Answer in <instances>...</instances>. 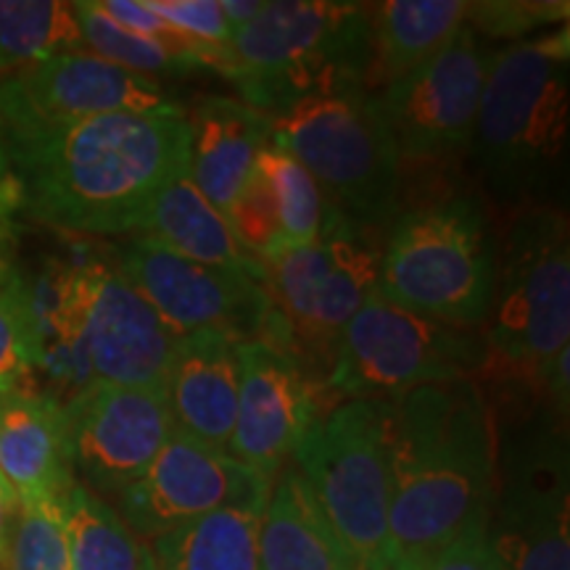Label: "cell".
<instances>
[{"mask_svg":"<svg viewBox=\"0 0 570 570\" xmlns=\"http://www.w3.org/2000/svg\"><path fill=\"white\" fill-rule=\"evenodd\" d=\"M3 138L19 209L85 235L138 230L156 190L188 161L185 111L106 114Z\"/></svg>","mask_w":570,"mask_h":570,"instance_id":"6da1fadb","label":"cell"},{"mask_svg":"<svg viewBox=\"0 0 570 570\" xmlns=\"http://www.w3.org/2000/svg\"><path fill=\"white\" fill-rule=\"evenodd\" d=\"M391 568L425 570L452 539L491 515L497 423L475 381L431 383L391 402Z\"/></svg>","mask_w":570,"mask_h":570,"instance_id":"7a4b0ae2","label":"cell"},{"mask_svg":"<svg viewBox=\"0 0 570 570\" xmlns=\"http://www.w3.org/2000/svg\"><path fill=\"white\" fill-rule=\"evenodd\" d=\"M570 148L568 24L491 53L468 151L483 188L512 212L566 209Z\"/></svg>","mask_w":570,"mask_h":570,"instance_id":"3957f363","label":"cell"},{"mask_svg":"<svg viewBox=\"0 0 570 570\" xmlns=\"http://www.w3.org/2000/svg\"><path fill=\"white\" fill-rule=\"evenodd\" d=\"M481 391L544 399V375L570 348V227L566 209L515 212L497 252V281L481 327ZM547 402V399H544Z\"/></svg>","mask_w":570,"mask_h":570,"instance_id":"277c9868","label":"cell"},{"mask_svg":"<svg viewBox=\"0 0 570 570\" xmlns=\"http://www.w3.org/2000/svg\"><path fill=\"white\" fill-rule=\"evenodd\" d=\"M227 80L240 101L269 114L315 92L362 82L373 48L370 6L277 0L230 40Z\"/></svg>","mask_w":570,"mask_h":570,"instance_id":"5b68a950","label":"cell"},{"mask_svg":"<svg viewBox=\"0 0 570 570\" xmlns=\"http://www.w3.org/2000/svg\"><path fill=\"white\" fill-rule=\"evenodd\" d=\"M497 244L475 196H446L396 212L377 294L415 315L483 327L497 281Z\"/></svg>","mask_w":570,"mask_h":570,"instance_id":"8992f818","label":"cell"},{"mask_svg":"<svg viewBox=\"0 0 570 570\" xmlns=\"http://www.w3.org/2000/svg\"><path fill=\"white\" fill-rule=\"evenodd\" d=\"M269 146L294 156L341 217L367 225L396 217L402 159L375 92L362 82L269 114Z\"/></svg>","mask_w":570,"mask_h":570,"instance_id":"52a82bcc","label":"cell"},{"mask_svg":"<svg viewBox=\"0 0 570 570\" xmlns=\"http://www.w3.org/2000/svg\"><path fill=\"white\" fill-rule=\"evenodd\" d=\"M489 404L502 425L497 518H489L499 570H570L568 420L544 399L497 396Z\"/></svg>","mask_w":570,"mask_h":570,"instance_id":"ba28073f","label":"cell"},{"mask_svg":"<svg viewBox=\"0 0 570 570\" xmlns=\"http://www.w3.org/2000/svg\"><path fill=\"white\" fill-rule=\"evenodd\" d=\"M391 402L352 399L317 415L294 452L354 570H389Z\"/></svg>","mask_w":570,"mask_h":570,"instance_id":"9c48e42d","label":"cell"},{"mask_svg":"<svg viewBox=\"0 0 570 570\" xmlns=\"http://www.w3.org/2000/svg\"><path fill=\"white\" fill-rule=\"evenodd\" d=\"M487 367L481 327H460L367 298L341 331L327 386L333 394L394 402L431 383L479 381Z\"/></svg>","mask_w":570,"mask_h":570,"instance_id":"30bf717a","label":"cell"},{"mask_svg":"<svg viewBox=\"0 0 570 570\" xmlns=\"http://www.w3.org/2000/svg\"><path fill=\"white\" fill-rule=\"evenodd\" d=\"M386 230L336 212L315 244L262 265V285L285 336L320 362H333L341 331L375 294Z\"/></svg>","mask_w":570,"mask_h":570,"instance_id":"8fae6325","label":"cell"},{"mask_svg":"<svg viewBox=\"0 0 570 570\" xmlns=\"http://www.w3.org/2000/svg\"><path fill=\"white\" fill-rule=\"evenodd\" d=\"M56 323L80 338L96 381L164 394L177 336L117 267L85 262L63 269L59 306L40 325V341Z\"/></svg>","mask_w":570,"mask_h":570,"instance_id":"7c38bea8","label":"cell"},{"mask_svg":"<svg viewBox=\"0 0 570 570\" xmlns=\"http://www.w3.org/2000/svg\"><path fill=\"white\" fill-rule=\"evenodd\" d=\"M117 269L177 338L212 331L240 344L265 338L277 323L273 302L256 277L198 265L146 235H135L122 248Z\"/></svg>","mask_w":570,"mask_h":570,"instance_id":"4fadbf2b","label":"cell"},{"mask_svg":"<svg viewBox=\"0 0 570 570\" xmlns=\"http://www.w3.org/2000/svg\"><path fill=\"white\" fill-rule=\"evenodd\" d=\"M491 53L465 24L431 61L375 92L402 164L468 151Z\"/></svg>","mask_w":570,"mask_h":570,"instance_id":"5bb4252c","label":"cell"},{"mask_svg":"<svg viewBox=\"0 0 570 570\" xmlns=\"http://www.w3.org/2000/svg\"><path fill=\"white\" fill-rule=\"evenodd\" d=\"M177 114L159 80L132 75L90 51L59 53L0 77L3 132L80 122L106 114Z\"/></svg>","mask_w":570,"mask_h":570,"instance_id":"9a60e30c","label":"cell"},{"mask_svg":"<svg viewBox=\"0 0 570 570\" xmlns=\"http://www.w3.org/2000/svg\"><path fill=\"white\" fill-rule=\"evenodd\" d=\"M75 481L106 497H119L146 473L175 433L161 391L92 381L63 404Z\"/></svg>","mask_w":570,"mask_h":570,"instance_id":"2e32d148","label":"cell"},{"mask_svg":"<svg viewBox=\"0 0 570 570\" xmlns=\"http://www.w3.org/2000/svg\"><path fill=\"white\" fill-rule=\"evenodd\" d=\"M273 479L223 449L173 433L146 473L117 497V512L146 544L227 504H265Z\"/></svg>","mask_w":570,"mask_h":570,"instance_id":"e0dca14e","label":"cell"},{"mask_svg":"<svg viewBox=\"0 0 570 570\" xmlns=\"http://www.w3.org/2000/svg\"><path fill=\"white\" fill-rule=\"evenodd\" d=\"M238 410L225 452L275 479L317 420L315 394L296 352L269 338L240 341Z\"/></svg>","mask_w":570,"mask_h":570,"instance_id":"ac0fdd59","label":"cell"},{"mask_svg":"<svg viewBox=\"0 0 570 570\" xmlns=\"http://www.w3.org/2000/svg\"><path fill=\"white\" fill-rule=\"evenodd\" d=\"M238 341L223 333L177 338L167 375L169 415L175 431L212 449H227L238 410Z\"/></svg>","mask_w":570,"mask_h":570,"instance_id":"d6986e66","label":"cell"},{"mask_svg":"<svg viewBox=\"0 0 570 570\" xmlns=\"http://www.w3.org/2000/svg\"><path fill=\"white\" fill-rule=\"evenodd\" d=\"M0 473L21 504L61 502L75 487L69 423L56 396L13 391L0 407Z\"/></svg>","mask_w":570,"mask_h":570,"instance_id":"ffe728a7","label":"cell"},{"mask_svg":"<svg viewBox=\"0 0 570 570\" xmlns=\"http://www.w3.org/2000/svg\"><path fill=\"white\" fill-rule=\"evenodd\" d=\"M185 119L190 177L225 214L254 175L256 156L269 146V117L240 98L204 96Z\"/></svg>","mask_w":570,"mask_h":570,"instance_id":"44dd1931","label":"cell"},{"mask_svg":"<svg viewBox=\"0 0 570 570\" xmlns=\"http://www.w3.org/2000/svg\"><path fill=\"white\" fill-rule=\"evenodd\" d=\"M140 235L198 265L238 269L262 283L265 267L238 246L225 214L196 188L188 161L164 180L140 219Z\"/></svg>","mask_w":570,"mask_h":570,"instance_id":"7402d4cb","label":"cell"},{"mask_svg":"<svg viewBox=\"0 0 570 570\" xmlns=\"http://www.w3.org/2000/svg\"><path fill=\"white\" fill-rule=\"evenodd\" d=\"M259 570H354L296 465L273 479L256 533Z\"/></svg>","mask_w":570,"mask_h":570,"instance_id":"603a6c76","label":"cell"},{"mask_svg":"<svg viewBox=\"0 0 570 570\" xmlns=\"http://www.w3.org/2000/svg\"><path fill=\"white\" fill-rule=\"evenodd\" d=\"M465 0H386L370 6L373 48L365 90L377 92L431 61L465 27Z\"/></svg>","mask_w":570,"mask_h":570,"instance_id":"cb8c5ba5","label":"cell"},{"mask_svg":"<svg viewBox=\"0 0 570 570\" xmlns=\"http://www.w3.org/2000/svg\"><path fill=\"white\" fill-rule=\"evenodd\" d=\"M265 504H227L154 539L148 544L154 568L259 570L256 533Z\"/></svg>","mask_w":570,"mask_h":570,"instance_id":"d4e9b609","label":"cell"},{"mask_svg":"<svg viewBox=\"0 0 570 570\" xmlns=\"http://www.w3.org/2000/svg\"><path fill=\"white\" fill-rule=\"evenodd\" d=\"M71 568L75 570H148L151 552L127 529L114 504L75 483L61 497Z\"/></svg>","mask_w":570,"mask_h":570,"instance_id":"484cf974","label":"cell"},{"mask_svg":"<svg viewBox=\"0 0 570 570\" xmlns=\"http://www.w3.org/2000/svg\"><path fill=\"white\" fill-rule=\"evenodd\" d=\"M71 51H85L75 3L0 0V77Z\"/></svg>","mask_w":570,"mask_h":570,"instance_id":"4316f807","label":"cell"},{"mask_svg":"<svg viewBox=\"0 0 570 570\" xmlns=\"http://www.w3.org/2000/svg\"><path fill=\"white\" fill-rule=\"evenodd\" d=\"M256 173L265 177L275 196L277 219H281V254L315 244L336 214L327 206L315 177L294 156L273 146L256 156Z\"/></svg>","mask_w":570,"mask_h":570,"instance_id":"83f0119b","label":"cell"},{"mask_svg":"<svg viewBox=\"0 0 570 570\" xmlns=\"http://www.w3.org/2000/svg\"><path fill=\"white\" fill-rule=\"evenodd\" d=\"M75 13L85 51L101 56V59L132 71V75L156 80V77H185L198 69L196 63L167 51L159 42L119 27L109 13L101 11L98 0H77Z\"/></svg>","mask_w":570,"mask_h":570,"instance_id":"f1b7e54d","label":"cell"},{"mask_svg":"<svg viewBox=\"0 0 570 570\" xmlns=\"http://www.w3.org/2000/svg\"><path fill=\"white\" fill-rule=\"evenodd\" d=\"M42 354L40 327L30 288L13 269L0 275V396L21 391L38 373Z\"/></svg>","mask_w":570,"mask_h":570,"instance_id":"f546056e","label":"cell"},{"mask_svg":"<svg viewBox=\"0 0 570 570\" xmlns=\"http://www.w3.org/2000/svg\"><path fill=\"white\" fill-rule=\"evenodd\" d=\"M0 570H75L61 502L21 504L9 558Z\"/></svg>","mask_w":570,"mask_h":570,"instance_id":"4dcf8cb0","label":"cell"},{"mask_svg":"<svg viewBox=\"0 0 570 570\" xmlns=\"http://www.w3.org/2000/svg\"><path fill=\"white\" fill-rule=\"evenodd\" d=\"M570 17L568 0H479L468 3L465 24L475 35L499 40H529L547 27H566Z\"/></svg>","mask_w":570,"mask_h":570,"instance_id":"1f68e13d","label":"cell"},{"mask_svg":"<svg viewBox=\"0 0 570 570\" xmlns=\"http://www.w3.org/2000/svg\"><path fill=\"white\" fill-rule=\"evenodd\" d=\"M225 219L238 246L256 262L265 265L281 254V219H277L275 196L265 177L256 173V167L244 190L235 196L230 209L225 212Z\"/></svg>","mask_w":570,"mask_h":570,"instance_id":"d6a6232c","label":"cell"},{"mask_svg":"<svg viewBox=\"0 0 570 570\" xmlns=\"http://www.w3.org/2000/svg\"><path fill=\"white\" fill-rule=\"evenodd\" d=\"M142 3L188 38L209 46H230L235 32L223 11V0H142Z\"/></svg>","mask_w":570,"mask_h":570,"instance_id":"836d02e7","label":"cell"},{"mask_svg":"<svg viewBox=\"0 0 570 570\" xmlns=\"http://www.w3.org/2000/svg\"><path fill=\"white\" fill-rule=\"evenodd\" d=\"M489 518L470 523L458 539L449 541L444 550L428 562L425 570H499L489 539Z\"/></svg>","mask_w":570,"mask_h":570,"instance_id":"e575fe53","label":"cell"},{"mask_svg":"<svg viewBox=\"0 0 570 570\" xmlns=\"http://www.w3.org/2000/svg\"><path fill=\"white\" fill-rule=\"evenodd\" d=\"M21 515V499L17 489L11 487L9 479L0 473V568L6 566V558H9L13 531H17Z\"/></svg>","mask_w":570,"mask_h":570,"instance_id":"d590c367","label":"cell"},{"mask_svg":"<svg viewBox=\"0 0 570 570\" xmlns=\"http://www.w3.org/2000/svg\"><path fill=\"white\" fill-rule=\"evenodd\" d=\"M223 11L230 21L233 32H238L265 11V0H223Z\"/></svg>","mask_w":570,"mask_h":570,"instance_id":"8d00e7d4","label":"cell"},{"mask_svg":"<svg viewBox=\"0 0 570 570\" xmlns=\"http://www.w3.org/2000/svg\"><path fill=\"white\" fill-rule=\"evenodd\" d=\"M0 206L19 209V188H17V180H13V173H11L9 148H6L3 127H0Z\"/></svg>","mask_w":570,"mask_h":570,"instance_id":"74e56055","label":"cell"},{"mask_svg":"<svg viewBox=\"0 0 570 570\" xmlns=\"http://www.w3.org/2000/svg\"><path fill=\"white\" fill-rule=\"evenodd\" d=\"M13 212H17V209H9V206H0V275H6L11 269L9 262H6V244H9V235H11Z\"/></svg>","mask_w":570,"mask_h":570,"instance_id":"f35d334b","label":"cell"},{"mask_svg":"<svg viewBox=\"0 0 570 570\" xmlns=\"http://www.w3.org/2000/svg\"><path fill=\"white\" fill-rule=\"evenodd\" d=\"M0 407H3V396H0Z\"/></svg>","mask_w":570,"mask_h":570,"instance_id":"ab89813d","label":"cell"},{"mask_svg":"<svg viewBox=\"0 0 570 570\" xmlns=\"http://www.w3.org/2000/svg\"><path fill=\"white\" fill-rule=\"evenodd\" d=\"M148 570H156V568H154V560H151V568H148Z\"/></svg>","mask_w":570,"mask_h":570,"instance_id":"60d3db41","label":"cell"},{"mask_svg":"<svg viewBox=\"0 0 570 570\" xmlns=\"http://www.w3.org/2000/svg\"><path fill=\"white\" fill-rule=\"evenodd\" d=\"M389 570H399V568H389Z\"/></svg>","mask_w":570,"mask_h":570,"instance_id":"b9f144b4","label":"cell"}]
</instances>
